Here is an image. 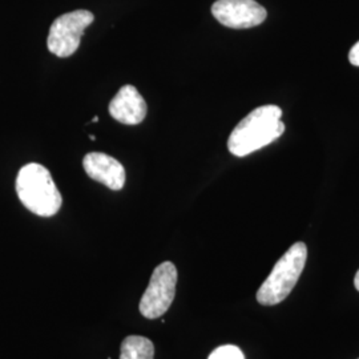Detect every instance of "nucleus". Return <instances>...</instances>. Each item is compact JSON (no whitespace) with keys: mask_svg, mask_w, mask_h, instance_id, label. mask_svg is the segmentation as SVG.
Returning <instances> with one entry per match:
<instances>
[{"mask_svg":"<svg viewBox=\"0 0 359 359\" xmlns=\"http://www.w3.org/2000/svg\"><path fill=\"white\" fill-rule=\"evenodd\" d=\"M285 132L283 109L277 105H262L253 109L231 130L228 149L236 157H245L280 139Z\"/></svg>","mask_w":359,"mask_h":359,"instance_id":"nucleus-1","label":"nucleus"},{"mask_svg":"<svg viewBox=\"0 0 359 359\" xmlns=\"http://www.w3.org/2000/svg\"><path fill=\"white\" fill-rule=\"evenodd\" d=\"M16 193L22 204L40 217L55 216L63 203L50 170L38 163L27 164L19 170Z\"/></svg>","mask_w":359,"mask_h":359,"instance_id":"nucleus-2","label":"nucleus"},{"mask_svg":"<svg viewBox=\"0 0 359 359\" xmlns=\"http://www.w3.org/2000/svg\"><path fill=\"white\" fill-rule=\"evenodd\" d=\"M308 259V248L304 243H295L289 248L274 268L269 277L257 292V301L261 305L273 306L281 304L292 293L302 274Z\"/></svg>","mask_w":359,"mask_h":359,"instance_id":"nucleus-3","label":"nucleus"},{"mask_svg":"<svg viewBox=\"0 0 359 359\" xmlns=\"http://www.w3.org/2000/svg\"><path fill=\"white\" fill-rule=\"evenodd\" d=\"M177 269L165 261L160 264L152 273L151 281L140 301V313L148 320L163 317L167 313L176 295Z\"/></svg>","mask_w":359,"mask_h":359,"instance_id":"nucleus-4","label":"nucleus"},{"mask_svg":"<svg viewBox=\"0 0 359 359\" xmlns=\"http://www.w3.org/2000/svg\"><path fill=\"white\" fill-rule=\"evenodd\" d=\"M93 13L77 10L59 16L50 28L47 38L48 51L57 57H69L77 51L84 31L93 22Z\"/></svg>","mask_w":359,"mask_h":359,"instance_id":"nucleus-5","label":"nucleus"},{"mask_svg":"<svg viewBox=\"0 0 359 359\" xmlns=\"http://www.w3.org/2000/svg\"><path fill=\"white\" fill-rule=\"evenodd\" d=\"M212 13L222 26L245 29L259 26L266 20V10L256 0H217Z\"/></svg>","mask_w":359,"mask_h":359,"instance_id":"nucleus-6","label":"nucleus"},{"mask_svg":"<svg viewBox=\"0 0 359 359\" xmlns=\"http://www.w3.org/2000/svg\"><path fill=\"white\" fill-rule=\"evenodd\" d=\"M83 167L88 177L112 191H120L126 184V169L115 157L102 152H90L83 158Z\"/></svg>","mask_w":359,"mask_h":359,"instance_id":"nucleus-7","label":"nucleus"},{"mask_svg":"<svg viewBox=\"0 0 359 359\" xmlns=\"http://www.w3.org/2000/svg\"><path fill=\"white\" fill-rule=\"evenodd\" d=\"M147 103L133 86H124L109 103V115L118 123L137 126L147 116Z\"/></svg>","mask_w":359,"mask_h":359,"instance_id":"nucleus-8","label":"nucleus"},{"mask_svg":"<svg viewBox=\"0 0 359 359\" xmlns=\"http://www.w3.org/2000/svg\"><path fill=\"white\" fill-rule=\"evenodd\" d=\"M120 359H154V342L142 335H129L121 344Z\"/></svg>","mask_w":359,"mask_h":359,"instance_id":"nucleus-9","label":"nucleus"},{"mask_svg":"<svg viewBox=\"0 0 359 359\" xmlns=\"http://www.w3.org/2000/svg\"><path fill=\"white\" fill-rule=\"evenodd\" d=\"M208 359H245V355L240 347L224 345L215 348Z\"/></svg>","mask_w":359,"mask_h":359,"instance_id":"nucleus-10","label":"nucleus"},{"mask_svg":"<svg viewBox=\"0 0 359 359\" xmlns=\"http://www.w3.org/2000/svg\"><path fill=\"white\" fill-rule=\"evenodd\" d=\"M348 62L355 67H359V41L355 43L348 52Z\"/></svg>","mask_w":359,"mask_h":359,"instance_id":"nucleus-11","label":"nucleus"},{"mask_svg":"<svg viewBox=\"0 0 359 359\" xmlns=\"http://www.w3.org/2000/svg\"><path fill=\"white\" fill-rule=\"evenodd\" d=\"M354 285H355V289L359 292V270L355 274V278H354Z\"/></svg>","mask_w":359,"mask_h":359,"instance_id":"nucleus-12","label":"nucleus"},{"mask_svg":"<svg viewBox=\"0 0 359 359\" xmlns=\"http://www.w3.org/2000/svg\"><path fill=\"white\" fill-rule=\"evenodd\" d=\"M97 120H99V117H97V116H95V117H93V118H92V123H96V121H97Z\"/></svg>","mask_w":359,"mask_h":359,"instance_id":"nucleus-13","label":"nucleus"}]
</instances>
